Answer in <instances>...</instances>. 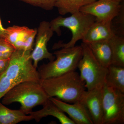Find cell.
Instances as JSON below:
<instances>
[{"mask_svg": "<svg viewBox=\"0 0 124 124\" xmlns=\"http://www.w3.org/2000/svg\"><path fill=\"white\" fill-rule=\"evenodd\" d=\"M96 21L94 16L79 11L72 14L69 17H63L59 16L49 22L51 29L58 36L62 34L61 27L70 30L71 32L72 38L69 42L63 43L61 42L54 45L53 49H56L63 48L73 47L80 40H82L89 28Z\"/></svg>", "mask_w": 124, "mask_h": 124, "instance_id": "obj_4", "label": "cell"}, {"mask_svg": "<svg viewBox=\"0 0 124 124\" xmlns=\"http://www.w3.org/2000/svg\"><path fill=\"white\" fill-rule=\"evenodd\" d=\"M5 33L6 29L3 27L1 23L0 18V38L5 39Z\"/></svg>", "mask_w": 124, "mask_h": 124, "instance_id": "obj_23", "label": "cell"}, {"mask_svg": "<svg viewBox=\"0 0 124 124\" xmlns=\"http://www.w3.org/2000/svg\"><path fill=\"white\" fill-rule=\"evenodd\" d=\"M32 120L31 116L27 115L20 108L11 110L0 102V124H16Z\"/></svg>", "mask_w": 124, "mask_h": 124, "instance_id": "obj_16", "label": "cell"}, {"mask_svg": "<svg viewBox=\"0 0 124 124\" xmlns=\"http://www.w3.org/2000/svg\"><path fill=\"white\" fill-rule=\"evenodd\" d=\"M98 62L108 68L112 64V55L109 40L87 44Z\"/></svg>", "mask_w": 124, "mask_h": 124, "instance_id": "obj_15", "label": "cell"}, {"mask_svg": "<svg viewBox=\"0 0 124 124\" xmlns=\"http://www.w3.org/2000/svg\"><path fill=\"white\" fill-rule=\"evenodd\" d=\"M102 88L86 90L80 100L88 109L94 124H102L103 109Z\"/></svg>", "mask_w": 124, "mask_h": 124, "instance_id": "obj_12", "label": "cell"}, {"mask_svg": "<svg viewBox=\"0 0 124 124\" xmlns=\"http://www.w3.org/2000/svg\"><path fill=\"white\" fill-rule=\"evenodd\" d=\"M49 99L63 112L67 113L77 124H93V120L85 104L81 101L67 103L55 97Z\"/></svg>", "mask_w": 124, "mask_h": 124, "instance_id": "obj_11", "label": "cell"}, {"mask_svg": "<svg viewBox=\"0 0 124 124\" xmlns=\"http://www.w3.org/2000/svg\"><path fill=\"white\" fill-rule=\"evenodd\" d=\"M116 35L112 28L111 22L95 21L89 28L84 37L82 42L90 44L101 41L109 40Z\"/></svg>", "mask_w": 124, "mask_h": 124, "instance_id": "obj_13", "label": "cell"}, {"mask_svg": "<svg viewBox=\"0 0 124 124\" xmlns=\"http://www.w3.org/2000/svg\"><path fill=\"white\" fill-rule=\"evenodd\" d=\"M105 84L124 93V67L110 65L108 68Z\"/></svg>", "mask_w": 124, "mask_h": 124, "instance_id": "obj_17", "label": "cell"}, {"mask_svg": "<svg viewBox=\"0 0 124 124\" xmlns=\"http://www.w3.org/2000/svg\"><path fill=\"white\" fill-rule=\"evenodd\" d=\"M39 83L49 98H56L69 103L80 101L86 91L85 82L76 71L40 79Z\"/></svg>", "mask_w": 124, "mask_h": 124, "instance_id": "obj_2", "label": "cell"}, {"mask_svg": "<svg viewBox=\"0 0 124 124\" xmlns=\"http://www.w3.org/2000/svg\"><path fill=\"white\" fill-rule=\"evenodd\" d=\"M2 98V103L5 105L19 103L21 104L20 109L28 115L33 108L45 104L49 98L39 82L28 81L17 85Z\"/></svg>", "mask_w": 124, "mask_h": 124, "instance_id": "obj_3", "label": "cell"}, {"mask_svg": "<svg viewBox=\"0 0 124 124\" xmlns=\"http://www.w3.org/2000/svg\"><path fill=\"white\" fill-rule=\"evenodd\" d=\"M9 60L10 58H6L0 57V75H2L7 69Z\"/></svg>", "mask_w": 124, "mask_h": 124, "instance_id": "obj_22", "label": "cell"}, {"mask_svg": "<svg viewBox=\"0 0 124 124\" xmlns=\"http://www.w3.org/2000/svg\"><path fill=\"white\" fill-rule=\"evenodd\" d=\"M16 49L5 39L0 38V57L10 58Z\"/></svg>", "mask_w": 124, "mask_h": 124, "instance_id": "obj_21", "label": "cell"}, {"mask_svg": "<svg viewBox=\"0 0 124 124\" xmlns=\"http://www.w3.org/2000/svg\"><path fill=\"white\" fill-rule=\"evenodd\" d=\"M31 51L16 50L10 56L7 69L0 75V99L19 83L39 82L38 70L31 58Z\"/></svg>", "mask_w": 124, "mask_h": 124, "instance_id": "obj_1", "label": "cell"}, {"mask_svg": "<svg viewBox=\"0 0 124 124\" xmlns=\"http://www.w3.org/2000/svg\"><path fill=\"white\" fill-rule=\"evenodd\" d=\"M33 6L50 10L54 7L55 0H19Z\"/></svg>", "mask_w": 124, "mask_h": 124, "instance_id": "obj_20", "label": "cell"}, {"mask_svg": "<svg viewBox=\"0 0 124 124\" xmlns=\"http://www.w3.org/2000/svg\"><path fill=\"white\" fill-rule=\"evenodd\" d=\"M102 124H124V93L108 86H103Z\"/></svg>", "mask_w": 124, "mask_h": 124, "instance_id": "obj_7", "label": "cell"}, {"mask_svg": "<svg viewBox=\"0 0 124 124\" xmlns=\"http://www.w3.org/2000/svg\"><path fill=\"white\" fill-rule=\"evenodd\" d=\"M81 46L82 56L78 68L80 77L85 82L87 90L102 88L106 82L108 68L98 62L88 44L82 42Z\"/></svg>", "mask_w": 124, "mask_h": 124, "instance_id": "obj_6", "label": "cell"}, {"mask_svg": "<svg viewBox=\"0 0 124 124\" xmlns=\"http://www.w3.org/2000/svg\"><path fill=\"white\" fill-rule=\"evenodd\" d=\"M37 32L36 29L14 25L6 28L5 39L16 50L32 51Z\"/></svg>", "mask_w": 124, "mask_h": 124, "instance_id": "obj_10", "label": "cell"}, {"mask_svg": "<svg viewBox=\"0 0 124 124\" xmlns=\"http://www.w3.org/2000/svg\"><path fill=\"white\" fill-rule=\"evenodd\" d=\"M97 0H55L54 7L61 15L71 14L80 11L82 7Z\"/></svg>", "mask_w": 124, "mask_h": 124, "instance_id": "obj_18", "label": "cell"}, {"mask_svg": "<svg viewBox=\"0 0 124 124\" xmlns=\"http://www.w3.org/2000/svg\"><path fill=\"white\" fill-rule=\"evenodd\" d=\"M42 109L36 111H31L29 115L33 119L39 122L42 118L48 116L56 117L62 124H75L70 118L66 115L64 112L54 103L49 99L45 104L43 105Z\"/></svg>", "mask_w": 124, "mask_h": 124, "instance_id": "obj_14", "label": "cell"}, {"mask_svg": "<svg viewBox=\"0 0 124 124\" xmlns=\"http://www.w3.org/2000/svg\"><path fill=\"white\" fill-rule=\"evenodd\" d=\"M109 41L112 55L111 64L124 67V36L115 35Z\"/></svg>", "mask_w": 124, "mask_h": 124, "instance_id": "obj_19", "label": "cell"}, {"mask_svg": "<svg viewBox=\"0 0 124 124\" xmlns=\"http://www.w3.org/2000/svg\"><path fill=\"white\" fill-rule=\"evenodd\" d=\"M37 29L35 48L31 53V58L34 66L37 69L38 62L44 59L50 62L53 61L55 57L50 53L47 48V43L54 35L49 22L42 21L40 23Z\"/></svg>", "mask_w": 124, "mask_h": 124, "instance_id": "obj_9", "label": "cell"}, {"mask_svg": "<svg viewBox=\"0 0 124 124\" xmlns=\"http://www.w3.org/2000/svg\"><path fill=\"white\" fill-rule=\"evenodd\" d=\"M124 6L112 0H97L82 7L80 11L93 16L96 21L111 22Z\"/></svg>", "mask_w": 124, "mask_h": 124, "instance_id": "obj_8", "label": "cell"}, {"mask_svg": "<svg viewBox=\"0 0 124 124\" xmlns=\"http://www.w3.org/2000/svg\"><path fill=\"white\" fill-rule=\"evenodd\" d=\"M112 0L116 1V2H120V3H121V2H122L124 1V0Z\"/></svg>", "mask_w": 124, "mask_h": 124, "instance_id": "obj_24", "label": "cell"}, {"mask_svg": "<svg viewBox=\"0 0 124 124\" xmlns=\"http://www.w3.org/2000/svg\"><path fill=\"white\" fill-rule=\"evenodd\" d=\"M53 61L40 66L37 70L40 79L55 77L76 71L82 56L81 46L62 48L54 53Z\"/></svg>", "mask_w": 124, "mask_h": 124, "instance_id": "obj_5", "label": "cell"}]
</instances>
